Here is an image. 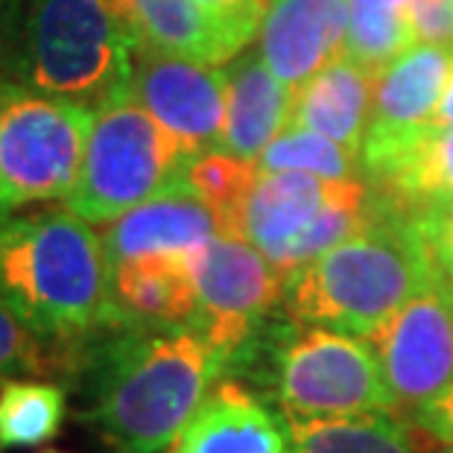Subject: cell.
<instances>
[{
  "instance_id": "cell-2",
  "label": "cell",
  "mask_w": 453,
  "mask_h": 453,
  "mask_svg": "<svg viewBox=\"0 0 453 453\" xmlns=\"http://www.w3.org/2000/svg\"><path fill=\"white\" fill-rule=\"evenodd\" d=\"M103 237L73 211L47 208L0 223V298L56 345L120 325Z\"/></svg>"
},
{
  "instance_id": "cell-32",
  "label": "cell",
  "mask_w": 453,
  "mask_h": 453,
  "mask_svg": "<svg viewBox=\"0 0 453 453\" xmlns=\"http://www.w3.org/2000/svg\"><path fill=\"white\" fill-rule=\"evenodd\" d=\"M436 120H439V123H450V127H453V67H450V73H448L445 94H441V103H439Z\"/></svg>"
},
{
  "instance_id": "cell-24",
  "label": "cell",
  "mask_w": 453,
  "mask_h": 453,
  "mask_svg": "<svg viewBox=\"0 0 453 453\" xmlns=\"http://www.w3.org/2000/svg\"><path fill=\"white\" fill-rule=\"evenodd\" d=\"M416 0H349L351 24L345 53L372 71H383L395 56L416 44L410 6Z\"/></svg>"
},
{
  "instance_id": "cell-26",
  "label": "cell",
  "mask_w": 453,
  "mask_h": 453,
  "mask_svg": "<svg viewBox=\"0 0 453 453\" xmlns=\"http://www.w3.org/2000/svg\"><path fill=\"white\" fill-rule=\"evenodd\" d=\"M73 345H56L38 336L4 298H0V383L12 378L67 374Z\"/></svg>"
},
{
  "instance_id": "cell-25",
  "label": "cell",
  "mask_w": 453,
  "mask_h": 453,
  "mask_svg": "<svg viewBox=\"0 0 453 453\" xmlns=\"http://www.w3.org/2000/svg\"><path fill=\"white\" fill-rule=\"evenodd\" d=\"M257 170H302L325 179H354L360 158L325 134L302 127H287L257 156Z\"/></svg>"
},
{
  "instance_id": "cell-19",
  "label": "cell",
  "mask_w": 453,
  "mask_h": 453,
  "mask_svg": "<svg viewBox=\"0 0 453 453\" xmlns=\"http://www.w3.org/2000/svg\"><path fill=\"white\" fill-rule=\"evenodd\" d=\"M228 71V114L223 150L257 161L266 143L290 127L296 91L273 73L260 50H243L231 59Z\"/></svg>"
},
{
  "instance_id": "cell-11",
  "label": "cell",
  "mask_w": 453,
  "mask_h": 453,
  "mask_svg": "<svg viewBox=\"0 0 453 453\" xmlns=\"http://www.w3.org/2000/svg\"><path fill=\"white\" fill-rule=\"evenodd\" d=\"M360 173L372 199L398 214L421 217L453 205V127H424L395 132L387 138H365Z\"/></svg>"
},
{
  "instance_id": "cell-9",
  "label": "cell",
  "mask_w": 453,
  "mask_h": 453,
  "mask_svg": "<svg viewBox=\"0 0 453 453\" xmlns=\"http://www.w3.org/2000/svg\"><path fill=\"white\" fill-rule=\"evenodd\" d=\"M398 412H412L453 383V284L436 278L369 336Z\"/></svg>"
},
{
  "instance_id": "cell-27",
  "label": "cell",
  "mask_w": 453,
  "mask_h": 453,
  "mask_svg": "<svg viewBox=\"0 0 453 453\" xmlns=\"http://www.w3.org/2000/svg\"><path fill=\"white\" fill-rule=\"evenodd\" d=\"M412 38L453 50V0H416L410 6Z\"/></svg>"
},
{
  "instance_id": "cell-14",
  "label": "cell",
  "mask_w": 453,
  "mask_h": 453,
  "mask_svg": "<svg viewBox=\"0 0 453 453\" xmlns=\"http://www.w3.org/2000/svg\"><path fill=\"white\" fill-rule=\"evenodd\" d=\"M109 6L127 24L134 50L226 65L252 44L202 0H109Z\"/></svg>"
},
{
  "instance_id": "cell-34",
  "label": "cell",
  "mask_w": 453,
  "mask_h": 453,
  "mask_svg": "<svg viewBox=\"0 0 453 453\" xmlns=\"http://www.w3.org/2000/svg\"><path fill=\"white\" fill-rule=\"evenodd\" d=\"M47 453H67V450H47Z\"/></svg>"
},
{
  "instance_id": "cell-16",
  "label": "cell",
  "mask_w": 453,
  "mask_h": 453,
  "mask_svg": "<svg viewBox=\"0 0 453 453\" xmlns=\"http://www.w3.org/2000/svg\"><path fill=\"white\" fill-rule=\"evenodd\" d=\"M223 234L219 219L199 196L188 188L170 190L150 202H141L118 219L105 223L103 246L109 269L141 257H181Z\"/></svg>"
},
{
  "instance_id": "cell-29",
  "label": "cell",
  "mask_w": 453,
  "mask_h": 453,
  "mask_svg": "<svg viewBox=\"0 0 453 453\" xmlns=\"http://www.w3.org/2000/svg\"><path fill=\"white\" fill-rule=\"evenodd\" d=\"M410 421L424 439H433L439 445H453V383L433 401L412 410Z\"/></svg>"
},
{
  "instance_id": "cell-1",
  "label": "cell",
  "mask_w": 453,
  "mask_h": 453,
  "mask_svg": "<svg viewBox=\"0 0 453 453\" xmlns=\"http://www.w3.org/2000/svg\"><path fill=\"white\" fill-rule=\"evenodd\" d=\"M228 369L199 327L109 325L73 345L82 421L109 453H167Z\"/></svg>"
},
{
  "instance_id": "cell-23",
  "label": "cell",
  "mask_w": 453,
  "mask_h": 453,
  "mask_svg": "<svg viewBox=\"0 0 453 453\" xmlns=\"http://www.w3.org/2000/svg\"><path fill=\"white\" fill-rule=\"evenodd\" d=\"M257 179V164L223 147L205 150L188 161L185 188L214 211L223 234L237 237V219Z\"/></svg>"
},
{
  "instance_id": "cell-5",
  "label": "cell",
  "mask_w": 453,
  "mask_h": 453,
  "mask_svg": "<svg viewBox=\"0 0 453 453\" xmlns=\"http://www.w3.org/2000/svg\"><path fill=\"white\" fill-rule=\"evenodd\" d=\"M188 161L185 147L123 91L94 109L80 176L62 202L91 226H105L141 202L185 188Z\"/></svg>"
},
{
  "instance_id": "cell-18",
  "label": "cell",
  "mask_w": 453,
  "mask_h": 453,
  "mask_svg": "<svg viewBox=\"0 0 453 453\" xmlns=\"http://www.w3.org/2000/svg\"><path fill=\"white\" fill-rule=\"evenodd\" d=\"M453 50L416 42L383 67L374 85L372 120L365 138H387L436 120Z\"/></svg>"
},
{
  "instance_id": "cell-17",
  "label": "cell",
  "mask_w": 453,
  "mask_h": 453,
  "mask_svg": "<svg viewBox=\"0 0 453 453\" xmlns=\"http://www.w3.org/2000/svg\"><path fill=\"white\" fill-rule=\"evenodd\" d=\"M378 71L342 53L296 91L290 127L313 129L360 158L372 120Z\"/></svg>"
},
{
  "instance_id": "cell-22",
  "label": "cell",
  "mask_w": 453,
  "mask_h": 453,
  "mask_svg": "<svg viewBox=\"0 0 453 453\" xmlns=\"http://www.w3.org/2000/svg\"><path fill=\"white\" fill-rule=\"evenodd\" d=\"M67 416L62 383L12 378L0 383V450L42 448L59 436Z\"/></svg>"
},
{
  "instance_id": "cell-10",
  "label": "cell",
  "mask_w": 453,
  "mask_h": 453,
  "mask_svg": "<svg viewBox=\"0 0 453 453\" xmlns=\"http://www.w3.org/2000/svg\"><path fill=\"white\" fill-rule=\"evenodd\" d=\"M129 94L190 158L223 147L228 114V71L223 65L134 50Z\"/></svg>"
},
{
  "instance_id": "cell-30",
  "label": "cell",
  "mask_w": 453,
  "mask_h": 453,
  "mask_svg": "<svg viewBox=\"0 0 453 453\" xmlns=\"http://www.w3.org/2000/svg\"><path fill=\"white\" fill-rule=\"evenodd\" d=\"M24 0H0V85L15 80L18 53H21Z\"/></svg>"
},
{
  "instance_id": "cell-12",
  "label": "cell",
  "mask_w": 453,
  "mask_h": 453,
  "mask_svg": "<svg viewBox=\"0 0 453 453\" xmlns=\"http://www.w3.org/2000/svg\"><path fill=\"white\" fill-rule=\"evenodd\" d=\"M340 181L302 170H257L240 211L237 237H246L273 260L278 273L290 278L293 249L319 219Z\"/></svg>"
},
{
  "instance_id": "cell-33",
  "label": "cell",
  "mask_w": 453,
  "mask_h": 453,
  "mask_svg": "<svg viewBox=\"0 0 453 453\" xmlns=\"http://www.w3.org/2000/svg\"><path fill=\"white\" fill-rule=\"evenodd\" d=\"M433 453H453V445H445L441 450H433Z\"/></svg>"
},
{
  "instance_id": "cell-31",
  "label": "cell",
  "mask_w": 453,
  "mask_h": 453,
  "mask_svg": "<svg viewBox=\"0 0 453 453\" xmlns=\"http://www.w3.org/2000/svg\"><path fill=\"white\" fill-rule=\"evenodd\" d=\"M202 4H208L217 15H223L249 38H255L260 33V24H264L269 0H202Z\"/></svg>"
},
{
  "instance_id": "cell-3",
  "label": "cell",
  "mask_w": 453,
  "mask_h": 453,
  "mask_svg": "<svg viewBox=\"0 0 453 453\" xmlns=\"http://www.w3.org/2000/svg\"><path fill=\"white\" fill-rule=\"evenodd\" d=\"M433 278L436 266L416 219L372 199V214L360 231L287 281L284 311L293 322L369 340Z\"/></svg>"
},
{
  "instance_id": "cell-8",
  "label": "cell",
  "mask_w": 453,
  "mask_h": 453,
  "mask_svg": "<svg viewBox=\"0 0 453 453\" xmlns=\"http://www.w3.org/2000/svg\"><path fill=\"white\" fill-rule=\"evenodd\" d=\"M199 316L196 327L223 351L228 369L284 302L287 278L246 237L217 234L188 257ZM226 369V374H228Z\"/></svg>"
},
{
  "instance_id": "cell-6",
  "label": "cell",
  "mask_w": 453,
  "mask_h": 453,
  "mask_svg": "<svg viewBox=\"0 0 453 453\" xmlns=\"http://www.w3.org/2000/svg\"><path fill=\"white\" fill-rule=\"evenodd\" d=\"M269 387L284 416L322 418L369 410H395L380 360L365 336L319 325H278L269 340Z\"/></svg>"
},
{
  "instance_id": "cell-4",
  "label": "cell",
  "mask_w": 453,
  "mask_h": 453,
  "mask_svg": "<svg viewBox=\"0 0 453 453\" xmlns=\"http://www.w3.org/2000/svg\"><path fill=\"white\" fill-rule=\"evenodd\" d=\"M134 44L109 0H24L15 82L91 109L129 91Z\"/></svg>"
},
{
  "instance_id": "cell-21",
  "label": "cell",
  "mask_w": 453,
  "mask_h": 453,
  "mask_svg": "<svg viewBox=\"0 0 453 453\" xmlns=\"http://www.w3.org/2000/svg\"><path fill=\"white\" fill-rule=\"evenodd\" d=\"M284 418L293 453H421V433L395 410Z\"/></svg>"
},
{
  "instance_id": "cell-28",
  "label": "cell",
  "mask_w": 453,
  "mask_h": 453,
  "mask_svg": "<svg viewBox=\"0 0 453 453\" xmlns=\"http://www.w3.org/2000/svg\"><path fill=\"white\" fill-rule=\"evenodd\" d=\"M416 226L427 243L436 273L453 284V205L416 217Z\"/></svg>"
},
{
  "instance_id": "cell-15",
  "label": "cell",
  "mask_w": 453,
  "mask_h": 453,
  "mask_svg": "<svg viewBox=\"0 0 453 453\" xmlns=\"http://www.w3.org/2000/svg\"><path fill=\"white\" fill-rule=\"evenodd\" d=\"M167 453H293L284 412L243 380L223 374Z\"/></svg>"
},
{
  "instance_id": "cell-13",
  "label": "cell",
  "mask_w": 453,
  "mask_h": 453,
  "mask_svg": "<svg viewBox=\"0 0 453 453\" xmlns=\"http://www.w3.org/2000/svg\"><path fill=\"white\" fill-rule=\"evenodd\" d=\"M349 0H269L257 50L281 82L298 91L349 44Z\"/></svg>"
},
{
  "instance_id": "cell-7",
  "label": "cell",
  "mask_w": 453,
  "mask_h": 453,
  "mask_svg": "<svg viewBox=\"0 0 453 453\" xmlns=\"http://www.w3.org/2000/svg\"><path fill=\"white\" fill-rule=\"evenodd\" d=\"M94 109L21 82L0 85V223L65 199L80 176Z\"/></svg>"
},
{
  "instance_id": "cell-20",
  "label": "cell",
  "mask_w": 453,
  "mask_h": 453,
  "mask_svg": "<svg viewBox=\"0 0 453 453\" xmlns=\"http://www.w3.org/2000/svg\"><path fill=\"white\" fill-rule=\"evenodd\" d=\"M111 304L120 319L156 327H196L199 298L188 260L141 257L111 266Z\"/></svg>"
}]
</instances>
